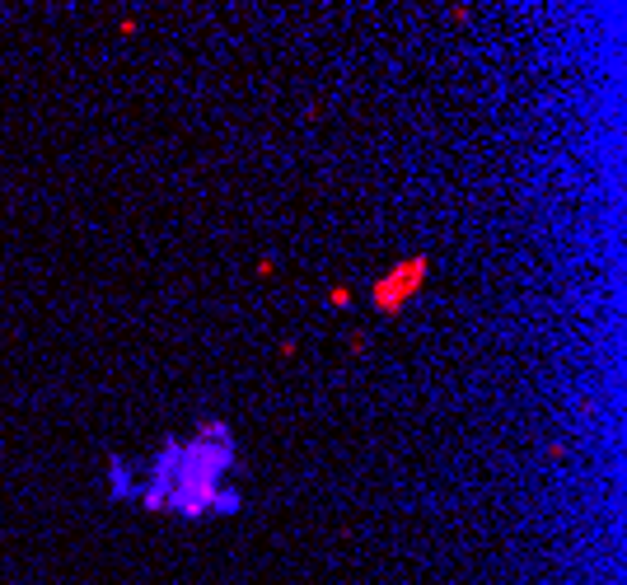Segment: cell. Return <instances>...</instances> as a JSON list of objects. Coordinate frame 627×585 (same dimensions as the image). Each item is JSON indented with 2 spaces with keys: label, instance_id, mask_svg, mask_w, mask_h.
<instances>
[{
  "label": "cell",
  "instance_id": "7a4b0ae2",
  "mask_svg": "<svg viewBox=\"0 0 627 585\" xmlns=\"http://www.w3.org/2000/svg\"><path fill=\"white\" fill-rule=\"evenodd\" d=\"M421 276H426V258L417 253V258L398 263L389 276H379V281L370 286V295H375V305H379L384 314H393V309H398L407 295H417V291H421Z\"/></svg>",
  "mask_w": 627,
  "mask_h": 585
},
{
  "label": "cell",
  "instance_id": "6da1fadb",
  "mask_svg": "<svg viewBox=\"0 0 627 585\" xmlns=\"http://www.w3.org/2000/svg\"><path fill=\"white\" fill-rule=\"evenodd\" d=\"M235 464V435L230 426L206 422L192 440H164V450L150 464V478L136 487V501L150 510H174V515H235L239 492L225 487V473Z\"/></svg>",
  "mask_w": 627,
  "mask_h": 585
},
{
  "label": "cell",
  "instance_id": "3957f363",
  "mask_svg": "<svg viewBox=\"0 0 627 585\" xmlns=\"http://www.w3.org/2000/svg\"><path fill=\"white\" fill-rule=\"evenodd\" d=\"M328 300H333V305H346V300H351V291H346V286H333V291H328Z\"/></svg>",
  "mask_w": 627,
  "mask_h": 585
}]
</instances>
